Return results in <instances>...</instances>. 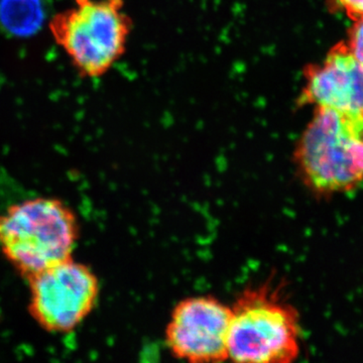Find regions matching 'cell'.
<instances>
[{"label": "cell", "mask_w": 363, "mask_h": 363, "mask_svg": "<svg viewBox=\"0 0 363 363\" xmlns=\"http://www.w3.org/2000/svg\"><path fill=\"white\" fill-rule=\"evenodd\" d=\"M133 23L124 0H74L49 23L52 39L79 75L104 77L128 51Z\"/></svg>", "instance_id": "obj_1"}, {"label": "cell", "mask_w": 363, "mask_h": 363, "mask_svg": "<svg viewBox=\"0 0 363 363\" xmlns=\"http://www.w3.org/2000/svg\"><path fill=\"white\" fill-rule=\"evenodd\" d=\"M294 157L301 178L317 194L354 188L363 181V116L316 108Z\"/></svg>", "instance_id": "obj_2"}, {"label": "cell", "mask_w": 363, "mask_h": 363, "mask_svg": "<svg viewBox=\"0 0 363 363\" xmlns=\"http://www.w3.org/2000/svg\"><path fill=\"white\" fill-rule=\"evenodd\" d=\"M78 236L75 214L52 198L18 203L0 216L2 252L28 279L72 259Z\"/></svg>", "instance_id": "obj_3"}, {"label": "cell", "mask_w": 363, "mask_h": 363, "mask_svg": "<svg viewBox=\"0 0 363 363\" xmlns=\"http://www.w3.org/2000/svg\"><path fill=\"white\" fill-rule=\"evenodd\" d=\"M300 352V324L292 306L271 286L245 289L231 307L228 359L288 363Z\"/></svg>", "instance_id": "obj_4"}, {"label": "cell", "mask_w": 363, "mask_h": 363, "mask_svg": "<svg viewBox=\"0 0 363 363\" xmlns=\"http://www.w3.org/2000/svg\"><path fill=\"white\" fill-rule=\"evenodd\" d=\"M30 279V315L45 330L67 333L77 328L96 306L99 281L94 272L69 259Z\"/></svg>", "instance_id": "obj_5"}, {"label": "cell", "mask_w": 363, "mask_h": 363, "mask_svg": "<svg viewBox=\"0 0 363 363\" xmlns=\"http://www.w3.org/2000/svg\"><path fill=\"white\" fill-rule=\"evenodd\" d=\"M231 307L212 296L180 301L171 313L164 340L169 352L190 362L228 359Z\"/></svg>", "instance_id": "obj_6"}, {"label": "cell", "mask_w": 363, "mask_h": 363, "mask_svg": "<svg viewBox=\"0 0 363 363\" xmlns=\"http://www.w3.org/2000/svg\"><path fill=\"white\" fill-rule=\"evenodd\" d=\"M304 78L298 105L363 116V65L350 45L332 48L321 63L306 68Z\"/></svg>", "instance_id": "obj_7"}, {"label": "cell", "mask_w": 363, "mask_h": 363, "mask_svg": "<svg viewBox=\"0 0 363 363\" xmlns=\"http://www.w3.org/2000/svg\"><path fill=\"white\" fill-rule=\"evenodd\" d=\"M42 9L37 0H2L0 21L16 35H28L37 30L42 20Z\"/></svg>", "instance_id": "obj_8"}, {"label": "cell", "mask_w": 363, "mask_h": 363, "mask_svg": "<svg viewBox=\"0 0 363 363\" xmlns=\"http://www.w3.org/2000/svg\"><path fill=\"white\" fill-rule=\"evenodd\" d=\"M332 4L354 21L363 18V0H332Z\"/></svg>", "instance_id": "obj_9"}, {"label": "cell", "mask_w": 363, "mask_h": 363, "mask_svg": "<svg viewBox=\"0 0 363 363\" xmlns=\"http://www.w3.org/2000/svg\"><path fill=\"white\" fill-rule=\"evenodd\" d=\"M350 32V45L351 51L363 65V18L354 21Z\"/></svg>", "instance_id": "obj_10"}]
</instances>
